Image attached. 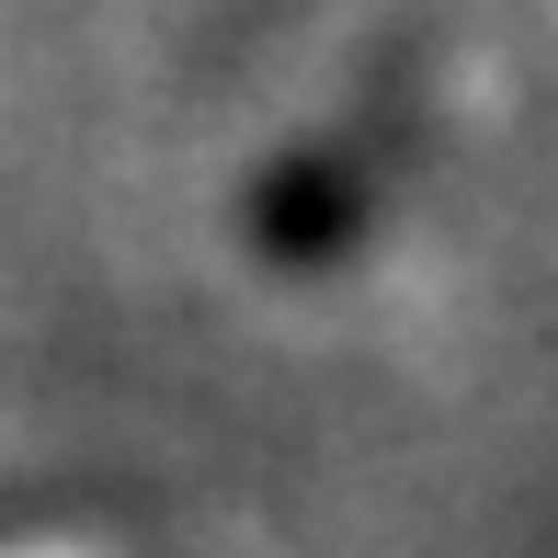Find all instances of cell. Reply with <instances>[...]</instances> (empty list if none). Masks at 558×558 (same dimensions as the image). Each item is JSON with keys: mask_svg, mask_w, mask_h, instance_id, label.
Here are the masks:
<instances>
[{"mask_svg": "<svg viewBox=\"0 0 558 558\" xmlns=\"http://www.w3.org/2000/svg\"><path fill=\"white\" fill-rule=\"evenodd\" d=\"M376 183H388V137H319L251 194V240L263 263H331V251L365 228Z\"/></svg>", "mask_w": 558, "mask_h": 558, "instance_id": "obj_1", "label": "cell"}]
</instances>
